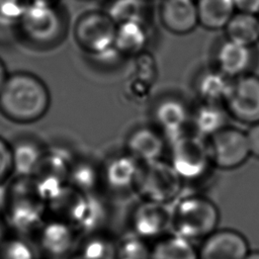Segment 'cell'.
Wrapping results in <instances>:
<instances>
[{"mask_svg": "<svg viewBox=\"0 0 259 259\" xmlns=\"http://www.w3.org/2000/svg\"><path fill=\"white\" fill-rule=\"evenodd\" d=\"M232 79L214 67L205 68L194 78V93L198 101L225 104L232 86Z\"/></svg>", "mask_w": 259, "mask_h": 259, "instance_id": "obj_18", "label": "cell"}, {"mask_svg": "<svg viewBox=\"0 0 259 259\" xmlns=\"http://www.w3.org/2000/svg\"><path fill=\"white\" fill-rule=\"evenodd\" d=\"M153 0H111L106 11L118 23L126 21L142 22L150 26L153 18Z\"/></svg>", "mask_w": 259, "mask_h": 259, "instance_id": "obj_26", "label": "cell"}, {"mask_svg": "<svg viewBox=\"0 0 259 259\" xmlns=\"http://www.w3.org/2000/svg\"><path fill=\"white\" fill-rule=\"evenodd\" d=\"M230 118L225 104L198 101L191 108L189 127L194 134L208 140L230 125Z\"/></svg>", "mask_w": 259, "mask_h": 259, "instance_id": "obj_17", "label": "cell"}, {"mask_svg": "<svg viewBox=\"0 0 259 259\" xmlns=\"http://www.w3.org/2000/svg\"><path fill=\"white\" fill-rule=\"evenodd\" d=\"M8 72H7V69H6V66L3 62V60L0 58V90L3 86V84L5 83L7 77H8Z\"/></svg>", "mask_w": 259, "mask_h": 259, "instance_id": "obj_34", "label": "cell"}, {"mask_svg": "<svg viewBox=\"0 0 259 259\" xmlns=\"http://www.w3.org/2000/svg\"><path fill=\"white\" fill-rule=\"evenodd\" d=\"M166 138L152 124L134 128L126 137L124 151L141 164L163 159L168 151Z\"/></svg>", "mask_w": 259, "mask_h": 259, "instance_id": "obj_16", "label": "cell"}, {"mask_svg": "<svg viewBox=\"0 0 259 259\" xmlns=\"http://www.w3.org/2000/svg\"><path fill=\"white\" fill-rule=\"evenodd\" d=\"M197 251L198 259H245L251 250L242 233L224 228L203 239Z\"/></svg>", "mask_w": 259, "mask_h": 259, "instance_id": "obj_14", "label": "cell"}, {"mask_svg": "<svg viewBox=\"0 0 259 259\" xmlns=\"http://www.w3.org/2000/svg\"><path fill=\"white\" fill-rule=\"evenodd\" d=\"M68 30V18L62 5L33 2L12 28L16 40L26 49L49 51L58 47Z\"/></svg>", "mask_w": 259, "mask_h": 259, "instance_id": "obj_2", "label": "cell"}, {"mask_svg": "<svg viewBox=\"0 0 259 259\" xmlns=\"http://www.w3.org/2000/svg\"><path fill=\"white\" fill-rule=\"evenodd\" d=\"M151 259H198V251L193 242L169 232L153 242Z\"/></svg>", "mask_w": 259, "mask_h": 259, "instance_id": "obj_23", "label": "cell"}, {"mask_svg": "<svg viewBox=\"0 0 259 259\" xmlns=\"http://www.w3.org/2000/svg\"><path fill=\"white\" fill-rule=\"evenodd\" d=\"M33 0H0V27H10L20 19Z\"/></svg>", "mask_w": 259, "mask_h": 259, "instance_id": "obj_30", "label": "cell"}, {"mask_svg": "<svg viewBox=\"0 0 259 259\" xmlns=\"http://www.w3.org/2000/svg\"><path fill=\"white\" fill-rule=\"evenodd\" d=\"M168 153V162L184 182L203 178L210 167H213L207 140L191 131L171 141Z\"/></svg>", "mask_w": 259, "mask_h": 259, "instance_id": "obj_5", "label": "cell"}, {"mask_svg": "<svg viewBox=\"0 0 259 259\" xmlns=\"http://www.w3.org/2000/svg\"><path fill=\"white\" fill-rule=\"evenodd\" d=\"M79 1H89V0H79Z\"/></svg>", "mask_w": 259, "mask_h": 259, "instance_id": "obj_37", "label": "cell"}, {"mask_svg": "<svg viewBox=\"0 0 259 259\" xmlns=\"http://www.w3.org/2000/svg\"><path fill=\"white\" fill-rule=\"evenodd\" d=\"M191 108L178 97L166 96L159 99L151 111L152 125L170 143L188 132Z\"/></svg>", "mask_w": 259, "mask_h": 259, "instance_id": "obj_10", "label": "cell"}, {"mask_svg": "<svg viewBox=\"0 0 259 259\" xmlns=\"http://www.w3.org/2000/svg\"><path fill=\"white\" fill-rule=\"evenodd\" d=\"M116 22L105 9H89L82 12L73 26V36L78 48L97 59L118 56L114 51Z\"/></svg>", "mask_w": 259, "mask_h": 259, "instance_id": "obj_4", "label": "cell"}, {"mask_svg": "<svg viewBox=\"0 0 259 259\" xmlns=\"http://www.w3.org/2000/svg\"><path fill=\"white\" fill-rule=\"evenodd\" d=\"M12 174L13 162L11 145L0 137V185L7 183Z\"/></svg>", "mask_w": 259, "mask_h": 259, "instance_id": "obj_31", "label": "cell"}, {"mask_svg": "<svg viewBox=\"0 0 259 259\" xmlns=\"http://www.w3.org/2000/svg\"><path fill=\"white\" fill-rule=\"evenodd\" d=\"M257 62L258 54L255 47L243 46L226 37L213 51L212 67L232 80L253 73Z\"/></svg>", "mask_w": 259, "mask_h": 259, "instance_id": "obj_11", "label": "cell"}, {"mask_svg": "<svg viewBox=\"0 0 259 259\" xmlns=\"http://www.w3.org/2000/svg\"><path fill=\"white\" fill-rule=\"evenodd\" d=\"M142 164L125 151L112 155L101 165L102 185L116 194L135 191Z\"/></svg>", "mask_w": 259, "mask_h": 259, "instance_id": "obj_13", "label": "cell"}, {"mask_svg": "<svg viewBox=\"0 0 259 259\" xmlns=\"http://www.w3.org/2000/svg\"><path fill=\"white\" fill-rule=\"evenodd\" d=\"M148 44L149 25L137 21L117 24L113 48L118 57L133 59L147 51Z\"/></svg>", "mask_w": 259, "mask_h": 259, "instance_id": "obj_20", "label": "cell"}, {"mask_svg": "<svg viewBox=\"0 0 259 259\" xmlns=\"http://www.w3.org/2000/svg\"><path fill=\"white\" fill-rule=\"evenodd\" d=\"M0 259H36V250L26 238L13 234L0 244Z\"/></svg>", "mask_w": 259, "mask_h": 259, "instance_id": "obj_29", "label": "cell"}, {"mask_svg": "<svg viewBox=\"0 0 259 259\" xmlns=\"http://www.w3.org/2000/svg\"><path fill=\"white\" fill-rule=\"evenodd\" d=\"M157 13L163 28L174 35H187L199 26L195 0H159Z\"/></svg>", "mask_w": 259, "mask_h": 259, "instance_id": "obj_15", "label": "cell"}, {"mask_svg": "<svg viewBox=\"0 0 259 259\" xmlns=\"http://www.w3.org/2000/svg\"><path fill=\"white\" fill-rule=\"evenodd\" d=\"M13 174L20 178H31L37 170L46 149L33 138L22 137L10 143Z\"/></svg>", "mask_w": 259, "mask_h": 259, "instance_id": "obj_19", "label": "cell"}, {"mask_svg": "<svg viewBox=\"0 0 259 259\" xmlns=\"http://www.w3.org/2000/svg\"><path fill=\"white\" fill-rule=\"evenodd\" d=\"M150 242L132 231L115 242L114 259H151Z\"/></svg>", "mask_w": 259, "mask_h": 259, "instance_id": "obj_28", "label": "cell"}, {"mask_svg": "<svg viewBox=\"0 0 259 259\" xmlns=\"http://www.w3.org/2000/svg\"><path fill=\"white\" fill-rule=\"evenodd\" d=\"M132 232L146 241H156L171 230V208L167 204L141 200L131 218Z\"/></svg>", "mask_w": 259, "mask_h": 259, "instance_id": "obj_12", "label": "cell"}, {"mask_svg": "<svg viewBox=\"0 0 259 259\" xmlns=\"http://www.w3.org/2000/svg\"><path fill=\"white\" fill-rule=\"evenodd\" d=\"M183 185L172 165L161 159L142 164L135 191L141 200L169 205L181 195Z\"/></svg>", "mask_w": 259, "mask_h": 259, "instance_id": "obj_6", "label": "cell"}, {"mask_svg": "<svg viewBox=\"0 0 259 259\" xmlns=\"http://www.w3.org/2000/svg\"><path fill=\"white\" fill-rule=\"evenodd\" d=\"M246 136L251 156L259 159V122L250 125L246 132Z\"/></svg>", "mask_w": 259, "mask_h": 259, "instance_id": "obj_32", "label": "cell"}, {"mask_svg": "<svg viewBox=\"0 0 259 259\" xmlns=\"http://www.w3.org/2000/svg\"><path fill=\"white\" fill-rule=\"evenodd\" d=\"M236 11L259 15V0H233Z\"/></svg>", "mask_w": 259, "mask_h": 259, "instance_id": "obj_33", "label": "cell"}, {"mask_svg": "<svg viewBox=\"0 0 259 259\" xmlns=\"http://www.w3.org/2000/svg\"><path fill=\"white\" fill-rule=\"evenodd\" d=\"M211 164L222 170L242 166L251 156L246 132L228 125L207 140Z\"/></svg>", "mask_w": 259, "mask_h": 259, "instance_id": "obj_7", "label": "cell"}, {"mask_svg": "<svg viewBox=\"0 0 259 259\" xmlns=\"http://www.w3.org/2000/svg\"><path fill=\"white\" fill-rule=\"evenodd\" d=\"M133 64L132 77L126 82V91L134 99H143L157 77V63L154 56L145 51L136 56Z\"/></svg>", "mask_w": 259, "mask_h": 259, "instance_id": "obj_21", "label": "cell"}, {"mask_svg": "<svg viewBox=\"0 0 259 259\" xmlns=\"http://www.w3.org/2000/svg\"><path fill=\"white\" fill-rule=\"evenodd\" d=\"M225 106L231 118L252 125L259 122V76L250 73L234 79Z\"/></svg>", "mask_w": 259, "mask_h": 259, "instance_id": "obj_9", "label": "cell"}, {"mask_svg": "<svg viewBox=\"0 0 259 259\" xmlns=\"http://www.w3.org/2000/svg\"><path fill=\"white\" fill-rule=\"evenodd\" d=\"M199 26L207 30L224 29L236 12L233 0H195Z\"/></svg>", "mask_w": 259, "mask_h": 259, "instance_id": "obj_22", "label": "cell"}, {"mask_svg": "<svg viewBox=\"0 0 259 259\" xmlns=\"http://www.w3.org/2000/svg\"><path fill=\"white\" fill-rule=\"evenodd\" d=\"M79 233L66 221L47 219L35 232V250L48 259H67L74 255Z\"/></svg>", "mask_w": 259, "mask_h": 259, "instance_id": "obj_8", "label": "cell"}, {"mask_svg": "<svg viewBox=\"0 0 259 259\" xmlns=\"http://www.w3.org/2000/svg\"><path fill=\"white\" fill-rule=\"evenodd\" d=\"M63 0H33L35 3H42L49 5H62Z\"/></svg>", "mask_w": 259, "mask_h": 259, "instance_id": "obj_35", "label": "cell"}, {"mask_svg": "<svg viewBox=\"0 0 259 259\" xmlns=\"http://www.w3.org/2000/svg\"><path fill=\"white\" fill-rule=\"evenodd\" d=\"M245 259H259V250H251Z\"/></svg>", "mask_w": 259, "mask_h": 259, "instance_id": "obj_36", "label": "cell"}, {"mask_svg": "<svg viewBox=\"0 0 259 259\" xmlns=\"http://www.w3.org/2000/svg\"><path fill=\"white\" fill-rule=\"evenodd\" d=\"M51 106V93L37 75L15 71L0 90V113L16 123H31L42 118Z\"/></svg>", "mask_w": 259, "mask_h": 259, "instance_id": "obj_1", "label": "cell"}, {"mask_svg": "<svg viewBox=\"0 0 259 259\" xmlns=\"http://www.w3.org/2000/svg\"><path fill=\"white\" fill-rule=\"evenodd\" d=\"M171 208V232L191 241H202L219 226L220 210L200 193L180 195Z\"/></svg>", "mask_w": 259, "mask_h": 259, "instance_id": "obj_3", "label": "cell"}, {"mask_svg": "<svg viewBox=\"0 0 259 259\" xmlns=\"http://www.w3.org/2000/svg\"><path fill=\"white\" fill-rule=\"evenodd\" d=\"M116 240L102 231L84 235L76 247L75 259H114Z\"/></svg>", "mask_w": 259, "mask_h": 259, "instance_id": "obj_27", "label": "cell"}, {"mask_svg": "<svg viewBox=\"0 0 259 259\" xmlns=\"http://www.w3.org/2000/svg\"><path fill=\"white\" fill-rule=\"evenodd\" d=\"M69 186L79 193H95L102 185L101 165L88 159L73 160L68 175Z\"/></svg>", "mask_w": 259, "mask_h": 259, "instance_id": "obj_25", "label": "cell"}, {"mask_svg": "<svg viewBox=\"0 0 259 259\" xmlns=\"http://www.w3.org/2000/svg\"><path fill=\"white\" fill-rule=\"evenodd\" d=\"M223 30L227 39L255 47L259 42V15L236 11Z\"/></svg>", "mask_w": 259, "mask_h": 259, "instance_id": "obj_24", "label": "cell"}]
</instances>
